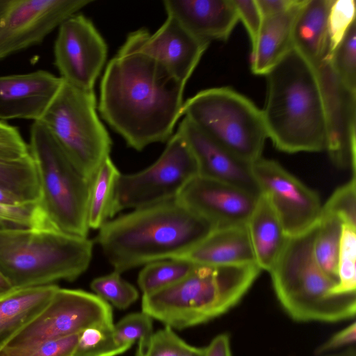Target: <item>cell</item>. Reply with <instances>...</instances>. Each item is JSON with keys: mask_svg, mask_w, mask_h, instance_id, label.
Returning <instances> with one entry per match:
<instances>
[{"mask_svg": "<svg viewBox=\"0 0 356 356\" xmlns=\"http://www.w3.org/2000/svg\"><path fill=\"white\" fill-rule=\"evenodd\" d=\"M185 86L145 55L118 52L102 78L97 108L128 146L141 151L173 135Z\"/></svg>", "mask_w": 356, "mask_h": 356, "instance_id": "obj_1", "label": "cell"}, {"mask_svg": "<svg viewBox=\"0 0 356 356\" xmlns=\"http://www.w3.org/2000/svg\"><path fill=\"white\" fill-rule=\"evenodd\" d=\"M216 228L175 199L110 220L99 229L95 240L114 270L121 273L176 259Z\"/></svg>", "mask_w": 356, "mask_h": 356, "instance_id": "obj_2", "label": "cell"}, {"mask_svg": "<svg viewBox=\"0 0 356 356\" xmlns=\"http://www.w3.org/2000/svg\"><path fill=\"white\" fill-rule=\"evenodd\" d=\"M266 76L268 138L286 153L325 150L327 122L315 67L291 47Z\"/></svg>", "mask_w": 356, "mask_h": 356, "instance_id": "obj_3", "label": "cell"}, {"mask_svg": "<svg viewBox=\"0 0 356 356\" xmlns=\"http://www.w3.org/2000/svg\"><path fill=\"white\" fill-rule=\"evenodd\" d=\"M261 270L255 264L196 265L175 284L143 296L142 312L172 329L182 330L207 323L236 305Z\"/></svg>", "mask_w": 356, "mask_h": 356, "instance_id": "obj_4", "label": "cell"}, {"mask_svg": "<svg viewBox=\"0 0 356 356\" xmlns=\"http://www.w3.org/2000/svg\"><path fill=\"white\" fill-rule=\"evenodd\" d=\"M93 243L51 227L0 229V271L15 289L73 281L88 268Z\"/></svg>", "mask_w": 356, "mask_h": 356, "instance_id": "obj_5", "label": "cell"}, {"mask_svg": "<svg viewBox=\"0 0 356 356\" xmlns=\"http://www.w3.org/2000/svg\"><path fill=\"white\" fill-rule=\"evenodd\" d=\"M316 225L307 232L289 237L269 272L281 306L298 322L336 323L353 318L356 293L333 295L337 281L318 265L313 253Z\"/></svg>", "mask_w": 356, "mask_h": 356, "instance_id": "obj_6", "label": "cell"}, {"mask_svg": "<svg viewBox=\"0 0 356 356\" xmlns=\"http://www.w3.org/2000/svg\"><path fill=\"white\" fill-rule=\"evenodd\" d=\"M29 147L40 177L38 204L46 221L60 231L87 237L90 182L40 121L31 127Z\"/></svg>", "mask_w": 356, "mask_h": 356, "instance_id": "obj_7", "label": "cell"}, {"mask_svg": "<svg viewBox=\"0 0 356 356\" xmlns=\"http://www.w3.org/2000/svg\"><path fill=\"white\" fill-rule=\"evenodd\" d=\"M182 117L241 160L252 163L261 157L268 138L260 110L229 87L207 88L184 102Z\"/></svg>", "mask_w": 356, "mask_h": 356, "instance_id": "obj_8", "label": "cell"}, {"mask_svg": "<svg viewBox=\"0 0 356 356\" xmlns=\"http://www.w3.org/2000/svg\"><path fill=\"white\" fill-rule=\"evenodd\" d=\"M97 109L94 90H81L63 81L39 120L90 182L110 157L112 146Z\"/></svg>", "mask_w": 356, "mask_h": 356, "instance_id": "obj_9", "label": "cell"}, {"mask_svg": "<svg viewBox=\"0 0 356 356\" xmlns=\"http://www.w3.org/2000/svg\"><path fill=\"white\" fill-rule=\"evenodd\" d=\"M197 176L195 159L185 140L176 131L154 163L139 172L120 175L116 189L119 211L175 200Z\"/></svg>", "mask_w": 356, "mask_h": 356, "instance_id": "obj_10", "label": "cell"}, {"mask_svg": "<svg viewBox=\"0 0 356 356\" xmlns=\"http://www.w3.org/2000/svg\"><path fill=\"white\" fill-rule=\"evenodd\" d=\"M97 325H114L112 308L107 302L83 290L58 287L44 309L3 348L26 350Z\"/></svg>", "mask_w": 356, "mask_h": 356, "instance_id": "obj_11", "label": "cell"}, {"mask_svg": "<svg viewBox=\"0 0 356 356\" xmlns=\"http://www.w3.org/2000/svg\"><path fill=\"white\" fill-rule=\"evenodd\" d=\"M91 0H0V60L41 44Z\"/></svg>", "mask_w": 356, "mask_h": 356, "instance_id": "obj_12", "label": "cell"}, {"mask_svg": "<svg viewBox=\"0 0 356 356\" xmlns=\"http://www.w3.org/2000/svg\"><path fill=\"white\" fill-rule=\"evenodd\" d=\"M251 170L260 195L268 200L289 237L317 224L323 205L315 191L275 161L261 157L251 163Z\"/></svg>", "mask_w": 356, "mask_h": 356, "instance_id": "obj_13", "label": "cell"}, {"mask_svg": "<svg viewBox=\"0 0 356 356\" xmlns=\"http://www.w3.org/2000/svg\"><path fill=\"white\" fill-rule=\"evenodd\" d=\"M107 51L104 39L83 15L70 17L58 28L54 64L60 77L77 88L94 90L106 61Z\"/></svg>", "mask_w": 356, "mask_h": 356, "instance_id": "obj_14", "label": "cell"}, {"mask_svg": "<svg viewBox=\"0 0 356 356\" xmlns=\"http://www.w3.org/2000/svg\"><path fill=\"white\" fill-rule=\"evenodd\" d=\"M209 44L168 16L154 33L145 29L130 33L118 53L145 55L162 65L186 85Z\"/></svg>", "mask_w": 356, "mask_h": 356, "instance_id": "obj_15", "label": "cell"}, {"mask_svg": "<svg viewBox=\"0 0 356 356\" xmlns=\"http://www.w3.org/2000/svg\"><path fill=\"white\" fill-rule=\"evenodd\" d=\"M321 86L327 122L325 149L341 169H356V92L347 89L326 57L315 67Z\"/></svg>", "mask_w": 356, "mask_h": 356, "instance_id": "obj_16", "label": "cell"}, {"mask_svg": "<svg viewBox=\"0 0 356 356\" xmlns=\"http://www.w3.org/2000/svg\"><path fill=\"white\" fill-rule=\"evenodd\" d=\"M259 197L235 186L197 176L176 200L217 228L245 225Z\"/></svg>", "mask_w": 356, "mask_h": 356, "instance_id": "obj_17", "label": "cell"}, {"mask_svg": "<svg viewBox=\"0 0 356 356\" xmlns=\"http://www.w3.org/2000/svg\"><path fill=\"white\" fill-rule=\"evenodd\" d=\"M63 83L43 70L0 76V120L39 121Z\"/></svg>", "mask_w": 356, "mask_h": 356, "instance_id": "obj_18", "label": "cell"}, {"mask_svg": "<svg viewBox=\"0 0 356 356\" xmlns=\"http://www.w3.org/2000/svg\"><path fill=\"white\" fill-rule=\"evenodd\" d=\"M177 132L185 140L195 159L198 176L227 183L256 196L260 195L250 163L217 145L185 117L179 124Z\"/></svg>", "mask_w": 356, "mask_h": 356, "instance_id": "obj_19", "label": "cell"}, {"mask_svg": "<svg viewBox=\"0 0 356 356\" xmlns=\"http://www.w3.org/2000/svg\"><path fill=\"white\" fill-rule=\"evenodd\" d=\"M163 3L168 16L209 42L227 40L238 21L232 0H165Z\"/></svg>", "mask_w": 356, "mask_h": 356, "instance_id": "obj_20", "label": "cell"}, {"mask_svg": "<svg viewBox=\"0 0 356 356\" xmlns=\"http://www.w3.org/2000/svg\"><path fill=\"white\" fill-rule=\"evenodd\" d=\"M176 259L200 266L256 264L245 225L217 227L197 245Z\"/></svg>", "mask_w": 356, "mask_h": 356, "instance_id": "obj_21", "label": "cell"}, {"mask_svg": "<svg viewBox=\"0 0 356 356\" xmlns=\"http://www.w3.org/2000/svg\"><path fill=\"white\" fill-rule=\"evenodd\" d=\"M332 0H305L296 17L292 46L314 67L329 56L328 13Z\"/></svg>", "mask_w": 356, "mask_h": 356, "instance_id": "obj_22", "label": "cell"}, {"mask_svg": "<svg viewBox=\"0 0 356 356\" xmlns=\"http://www.w3.org/2000/svg\"><path fill=\"white\" fill-rule=\"evenodd\" d=\"M245 225L257 265L261 270L270 272L289 237L276 212L262 195L258 197Z\"/></svg>", "mask_w": 356, "mask_h": 356, "instance_id": "obj_23", "label": "cell"}, {"mask_svg": "<svg viewBox=\"0 0 356 356\" xmlns=\"http://www.w3.org/2000/svg\"><path fill=\"white\" fill-rule=\"evenodd\" d=\"M305 0L288 10L263 19L254 46L251 49L250 69L256 75H266L291 48L296 17Z\"/></svg>", "mask_w": 356, "mask_h": 356, "instance_id": "obj_24", "label": "cell"}, {"mask_svg": "<svg viewBox=\"0 0 356 356\" xmlns=\"http://www.w3.org/2000/svg\"><path fill=\"white\" fill-rule=\"evenodd\" d=\"M58 288L52 284L17 289L0 300V350L44 309Z\"/></svg>", "mask_w": 356, "mask_h": 356, "instance_id": "obj_25", "label": "cell"}, {"mask_svg": "<svg viewBox=\"0 0 356 356\" xmlns=\"http://www.w3.org/2000/svg\"><path fill=\"white\" fill-rule=\"evenodd\" d=\"M120 175L111 157H108L91 180L88 207L89 229H99L119 212L116 189Z\"/></svg>", "mask_w": 356, "mask_h": 356, "instance_id": "obj_26", "label": "cell"}, {"mask_svg": "<svg viewBox=\"0 0 356 356\" xmlns=\"http://www.w3.org/2000/svg\"><path fill=\"white\" fill-rule=\"evenodd\" d=\"M0 188L13 195L21 204L40 202V177L30 152L16 159H0Z\"/></svg>", "mask_w": 356, "mask_h": 356, "instance_id": "obj_27", "label": "cell"}, {"mask_svg": "<svg viewBox=\"0 0 356 356\" xmlns=\"http://www.w3.org/2000/svg\"><path fill=\"white\" fill-rule=\"evenodd\" d=\"M343 222L332 214L321 212L313 241V253L321 268L337 282V260Z\"/></svg>", "mask_w": 356, "mask_h": 356, "instance_id": "obj_28", "label": "cell"}, {"mask_svg": "<svg viewBox=\"0 0 356 356\" xmlns=\"http://www.w3.org/2000/svg\"><path fill=\"white\" fill-rule=\"evenodd\" d=\"M195 264L179 259L154 261L144 266L138 277L143 296L154 293L170 286L190 274Z\"/></svg>", "mask_w": 356, "mask_h": 356, "instance_id": "obj_29", "label": "cell"}, {"mask_svg": "<svg viewBox=\"0 0 356 356\" xmlns=\"http://www.w3.org/2000/svg\"><path fill=\"white\" fill-rule=\"evenodd\" d=\"M143 312L127 315L113 328V339L117 347L130 348L138 341L136 356H144L154 334L152 320Z\"/></svg>", "mask_w": 356, "mask_h": 356, "instance_id": "obj_30", "label": "cell"}, {"mask_svg": "<svg viewBox=\"0 0 356 356\" xmlns=\"http://www.w3.org/2000/svg\"><path fill=\"white\" fill-rule=\"evenodd\" d=\"M356 227L342 225L337 260V282L333 295L356 293Z\"/></svg>", "mask_w": 356, "mask_h": 356, "instance_id": "obj_31", "label": "cell"}, {"mask_svg": "<svg viewBox=\"0 0 356 356\" xmlns=\"http://www.w3.org/2000/svg\"><path fill=\"white\" fill-rule=\"evenodd\" d=\"M332 67L343 86L356 92V23L347 30L345 35L330 53Z\"/></svg>", "mask_w": 356, "mask_h": 356, "instance_id": "obj_32", "label": "cell"}, {"mask_svg": "<svg viewBox=\"0 0 356 356\" xmlns=\"http://www.w3.org/2000/svg\"><path fill=\"white\" fill-rule=\"evenodd\" d=\"M120 274L114 270L109 274L98 277L92 281L90 288L102 300L124 309L138 300L139 293Z\"/></svg>", "mask_w": 356, "mask_h": 356, "instance_id": "obj_33", "label": "cell"}, {"mask_svg": "<svg viewBox=\"0 0 356 356\" xmlns=\"http://www.w3.org/2000/svg\"><path fill=\"white\" fill-rule=\"evenodd\" d=\"M113 326L97 325L83 330L72 356H116L126 352L129 348L117 347L114 343Z\"/></svg>", "mask_w": 356, "mask_h": 356, "instance_id": "obj_34", "label": "cell"}, {"mask_svg": "<svg viewBox=\"0 0 356 356\" xmlns=\"http://www.w3.org/2000/svg\"><path fill=\"white\" fill-rule=\"evenodd\" d=\"M205 348L189 345L165 326L153 334L144 356H204Z\"/></svg>", "mask_w": 356, "mask_h": 356, "instance_id": "obj_35", "label": "cell"}, {"mask_svg": "<svg viewBox=\"0 0 356 356\" xmlns=\"http://www.w3.org/2000/svg\"><path fill=\"white\" fill-rule=\"evenodd\" d=\"M321 212L338 217L343 224L356 227V177L339 187L322 206Z\"/></svg>", "mask_w": 356, "mask_h": 356, "instance_id": "obj_36", "label": "cell"}, {"mask_svg": "<svg viewBox=\"0 0 356 356\" xmlns=\"http://www.w3.org/2000/svg\"><path fill=\"white\" fill-rule=\"evenodd\" d=\"M355 21L354 0H332L327 19L330 53L336 48Z\"/></svg>", "mask_w": 356, "mask_h": 356, "instance_id": "obj_37", "label": "cell"}, {"mask_svg": "<svg viewBox=\"0 0 356 356\" xmlns=\"http://www.w3.org/2000/svg\"><path fill=\"white\" fill-rule=\"evenodd\" d=\"M79 334L44 342L33 348L16 351L6 348L0 350V356H72Z\"/></svg>", "mask_w": 356, "mask_h": 356, "instance_id": "obj_38", "label": "cell"}, {"mask_svg": "<svg viewBox=\"0 0 356 356\" xmlns=\"http://www.w3.org/2000/svg\"><path fill=\"white\" fill-rule=\"evenodd\" d=\"M0 219L26 227H51L46 221L38 203L15 206L0 204Z\"/></svg>", "mask_w": 356, "mask_h": 356, "instance_id": "obj_39", "label": "cell"}, {"mask_svg": "<svg viewBox=\"0 0 356 356\" xmlns=\"http://www.w3.org/2000/svg\"><path fill=\"white\" fill-rule=\"evenodd\" d=\"M29 154V145L18 129L0 120V159H16Z\"/></svg>", "mask_w": 356, "mask_h": 356, "instance_id": "obj_40", "label": "cell"}, {"mask_svg": "<svg viewBox=\"0 0 356 356\" xmlns=\"http://www.w3.org/2000/svg\"><path fill=\"white\" fill-rule=\"evenodd\" d=\"M238 20L248 34L251 49L254 46L262 25L263 18L256 0H232Z\"/></svg>", "mask_w": 356, "mask_h": 356, "instance_id": "obj_41", "label": "cell"}, {"mask_svg": "<svg viewBox=\"0 0 356 356\" xmlns=\"http://www.w3.org/2000/svg\"><path fill=\"white\" fill-rule=\"evenodd\" d=\"M356 340V324L353 322L343 330L334 334L330 339L319 346L315 350L318 356L327 355L329 353L351 345Z\"/></svg>", "mask_w": 356, "mask_h": 356, "instance_id": "obj_42", "label": "cell"}, {"mask_svg": "<svg viewBox=\"0 0 356 356\" xmlns=\"http://www.w3.org/2000/svg\"><path fill=\"white\" fill-rule=\"evenodd\" d=\"M262 18L281 14L292 8L298 0H256Z\"/></svg>", "mask_w": 356, "mask_h": 356, "instance_id": "obj_43", "label": "cell"}, {"mask_svg": "<svg viewBox=\"0 0 356 356\" xmlns=\"http://www.w3.org/2000/svg\"><path fill=\"white\" fill-rule=\"evenodd\" d=\"M204 356H232L229 336L220 334L213 339L205 347Z\"/></svg>", "mask_w": 356, "mask_h": 356, "instance_id": "obj_44", "label": "cell"}, {"mask_svg": "<svg viewBox=\"0 0 356 356\" xmlns=\"http://www.w3.org/2000/svg\"><path fill=\"white\" fill-rule=\"evenodd\" d=\"M0 204L12 206L24 204H21L13 195L1 188H0Z\"/></svg>", "mask_w": 356, "mask_h": 356, "instance_id": "obj_45", "label": "cell"}, {"mask_svg": "<svg viewBox=\"0 0 356 356\" xmlns=\"http://www.w3.org/2000/svg\"><path fill=\"white\" fill-rule=\"evenodd\" d=\"M15 289L0 271V300L10 294Z\"/></svg>", "mask_w": 356, "mask_h": 356, "instance_id": "obj_46", "label": "cell"}, {"mask_svg": "<svg viewBox=\"0 0 356 356\" xmlns=\"http://www.w3.org/2000/svg\"><path fill=\"white\" fill-rule=\"evenodd\" d=\"M16 228H26L21 225L5 220L3 219H0V229H16Z\"/></svg>", "mask_w": 356, "mask_h": 356, "instance_id": "obj_47", "label": "cell"}, {"mask_svg": "<svg viewBox=\"0 0 356 356\" xmlns=\"http://www.w3.org/2000/svg\"><path fill=\"white\" fill-rule=\"evenodd\" d=\"M323 356H356V351L354 348H348V349L335 354H328Z\"/></svg>", "mask_w": 356, "mask_h": 356, "instance_id": "obj_48", "label": "cell"}]
</instances>
